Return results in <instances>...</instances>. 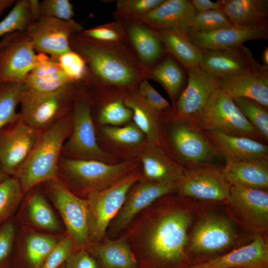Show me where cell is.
Wrapping results in <instances>:
<instances>
[{
	"label": "cell",
	"mask_w": 268,
	"mask_h": 268,
	"mask_svg": "<svg viewBox=\"0 0 268 268\" xmlns=\"http://www.w3.org/2000/svg\"><path fill=\"white\" fill-rule=\"evenodd\" d=\"M202 202L178 195L153 209L142 241L147 256L157 267L186 268L190 229Z\"/></svg>",
	"instance_id": "obj_1"
},
{
	"label": "cell",
	"mask_w": 268,
	"mask_h": 268,
	"mask_svg": "<svg viewBox=\"0 0 268 268\" xmlns=\"http://www.w3.org/2000/svg\"><path fill=\"white\" fill-rule=\"evenodd\" d=\"M69 46L86 63L88 73L83 82L129 89L147 79L146 69L127 39L106 42L80 32L71 36Z\"/></svg>",
	"instance_id": "obj_2"
},
{
	"label": "cell",
	"mask_w": 268,
	"mask_h": 268,
	"mask_svg": "<svg viewBox=\"0 0 268 268\" xmlns=\"http://www.w3.org/2000/svg\"><path fill=\"white\" fill-rule=\"evenodd\" d=\"M214 203H201L190 229L187 254L188 259L196 258L194 264L220 256L239 244L236 225Z\"/></svg>",
	"instance_id": "obj_3"
},
{
	"label": "cell",
	"mask_w": 268,
	"mask_h": 268,
	"mask_svg": "<svg viewBox=\"0 0 268 268\" xmlns=\"http://www.w3.org/2000/svg\"><path fill=\"white\" fill-rule=\"evenodd\" d=\"M72 127L71 111L40 132L29 155L16 175L24 193L46 181L58 177L62 148Z\"/></svg>",
	"instance_id": "obj_4"
},
{
	"label": "cell",
	"mask_w": 268,
	"mask_h": 268,
	"mask_svg": "<svg viewBox=\"0 0 268 268\" xmlns=\"http://www.w3.org/2000/svg\"><path fill=\"white\" fill-rule=\"evenodd\" d=\"M139 164L137 159L108 163L61 156L58 163V178L72 192L74 191L88 197L113 186L134 171Z\"/></svg>",
	"instance_id": "obj_5"
},
{
	"label": "cell",
	"mask_w": 268,
	"mask_h": 268,
	"mask_svg": "<svg viewBox=\"0 0 268 268\" xmlns=\"http://www.w3.org/2000/svg\"><path fill=\"white\" fill-rule=\"evenodd\" d=\"M71 116V132L64 144L61 156L114 163V156L97 143L88 94L81 83L77 84Z\"/></svg>",
	"instance_id": "obj_6"
},
{
	"label": "cell",
	"mask_w": 268,
	"mask_h": 268,
	"mask_svg": "<svg viewBox=\"0 0 268 268\" xmlns=\"http://www.w3.org/2000/svg\"><path fill=\"white\" fill-rule=\"evenodd\" d=\"M189 117L202 131H215L229 135L267 142L242 114L232 98L219 88L212 93L198 113Z\"/></svg>",
	"instance_id": "obj_7"
},
{
	"label": "cell",
	"mask_w": 268,
	"mask_h": 268,
	"mask_svg": "<svg viewBox=\"0 0 268 268\" xmlns=\"http://www.w3.org/2000/svg\"><path fill=\"white\" fill-rule=\"evenodd\" d=\"M77 89L74 83L50 92L26 89L20 100V119L35 130L46 129L70 112Z\"/></svg>",
	"instance_id": "obj_8"
},
{
	"label": "cell",
	"mask_w": 268,
	"mask_h": 268,
	"mask_svg": "<svg viewBox=\"0 0 268 268\" xmlns=\"http://www.w3.org/2000/svg\"><path fill=\"white\" fill-rule=\"evenodd\" d=\"M41 184L44 193L60 213L73 247L86 249L91 245L87 200L77 197L58 177Z\"/></svg>",
	"instance_id": "obj_9"
},
{
	"label": "cell",
	"mask_w": 268,
	"mask_h": 268,
	"mask_svg": "<svg viewBox=\"0 0 268 268\" xmlns=\"http://www.w3.org/2000/svg\"><path fill=\"white\" fill-rule=\"evenodd\" d=\"M143 177L142 174L134 171L113 186L87 197L88 233L91 243H98L103 239L110 223L123 206L130 189Z\"/></svg>",
	"instance_id": "obj_10"
},
{
	"label": "cell",
	"mask_w": 268,
	"mask_h": 268,
	"mask_svg": "<svg viewBox=\"0 0 268 268\" xmlns=\"http://www.w3.org/2000/svg\"><path fill=\"white\" fill-rule=\"evenodd\" d=\"M224 211L243 231L268 233V190L231 185Z\"/></svg>",
	"instance_id": "obj_11"
},
{
	"label": "cell",
	"mask_w": 268,
	"mask_h": 268,
	"mask_svg": "<svg viewBox=\"0 0 268 268\" xmlns=\"http://www.w3.org/2000/svg\"><path fill=\"white\" fill-rule=\"evenodd\" d=\"M169 139L178 162L187 168L212 163L218 155L203 132L187 117L174 113Z\"/></svg>",
	"instance_id": "obj_12"
},
{
	"label": "cell",
	"mask_w": 268,
	"mask_h": 268,
	"mask_svg": "<svg viewBox=\"0 0 268 268\" xmlns=\"http://www.w3.org/2000/svg\"><path fill=\"white\" fill-rule=\"evenodd\" d=\"M231 186L222 168L212 163L187 168L176 184V192L180 196L201 201L225 204Z\"/></svg>",
	"instance_id": "obj_13"
},
{
	"label": "cell",
	"mask_w": 268,
	"mask_h": 268,
	"mask_svg": "<svg viewBox=\"0 0 268 268\" xmlns=\"http://www.w3.org/2000/svg\"><path fill=\"white\" fill-rule=\"evenodd\" d=\"M83 27L73 19L65 20L41 16L33 21L24 32L35 51L58 58L70 50L69 39Z\"/></svg>",
	"instance_id": "obj_14"
},
{
	"label": "cell",
	"mask_w": 268,
	"mask_h": 268,
	"mask_svg": "<svg viewBox=\"0 0 268 268\" xmlns=\"http://www.w3.org/2000/svg\"><path fill=\"white\" fill-rule=\"evenodd\" d=\"M41 131L19 117L0 130V163L9 176H16L32 151Z\"/></svg>",
	"instance_id": "obj_15"
},
{
	"label": "cell",
	"mask_w": 268,
	"mask_h": 268,
	"mask_svg": "<svg viewBox=\"0 0 268 268\" xmlns=\"http://www.w3.org/2000/svg\"><path fill=\"white\" fill-rule=\"evenodd\" d=\"M0 47V84L23 82L35 65L37 54L24 32H14L2 38Z\"/></svg>",
	"instance_id": "obj_16"
},
{
	"label": "cell",
	"mask_w": 268,
	"mask_h": 268,
	"mask_svg": "<svg viewBox=\"0 0 268 268\" xmlns=\"http://www.w3.org/2000/svg\"><path fill=\"white\" fill-rule=\"evenodd\" d=\"M201 51L199 65L217 78L240 72L268 70V66L256 61L244 44L223 50Z\"/></svg>",
	"instance_id": "obj_17"
},
{
	"label": "cell",
	"mask_w": 268,
	"mask_h": 268,
	"mask_svg": "<svg viewBox=\"0 0 268 268\" xmlns=\"http://www.w3.org/2000/svg\"><path fill=\"white\" fill-rule=\"evenodd\" d=\"M187 268H268V234L253 235L246 245Z\"/></svg>",
	"instance_id": "obj_18"
},
{
	"label": "cell",
	"mask_w": 268,
	"mask_h": 268,
	"mask_svg": "<svg viewBox=\"0 0 268 268\" xmlns=\"http://www.w3.org/2000/svg\"><path fill=\"white\" fill-rule=\"evenodd\" d=\"M176 184L150 181L143 177L130 189L125 202L115 218L113 229L125 228L142 210L165 196L176 192Z\"/></svg>",
	"instance_id": "obj_19"
},
{
	"label": "cell",
	"mask_w": 268,
	"mask_h": 268,
	"mask_svg": "<svg viewBox=\"0 0 268 268\" xmlns=\"http://www.w3.org/2000/svg\"><path fill=\"white\" fill-rule=\"evenodd\" d=\"M187 84L177 101V115L192 117L204 106L212 93L219 88V79L211 75L199 65L186 68Z\"/></svg>",
	"instance_id": "obj_20"
},
{
	"label": "cell",
	"mask_w": 268,
	"mask_h": 268,
	"mask_svg": "<svg viewBox=\"0 0 268 268\" xmlns=\"http://www.w3.org/2000/svg\"><path fill=\"white\" fill-rule=\"evenodd\" d=\"M191 42L201 50L226 49L253 39H268V27L247 28L234 25L216 30L186 31Z\"/></svg>",
	"instance_id": "obj_21"
},
{
	"label": "cell",
	"mask_w": 268,
	"mask_h": 268,
	"mask_svg": "<svg viewBox=\"0 0 268 268\" xmlns=\"http://www.w3.org/2000/svg\"><path fill=\"white\" fill-rule=\"evenodd\" d=\"M115 19L122 24L126 37L146 69L156 64L166 54L159 39L145 24L134 19L114 14Z\"/></svg>",
	"instance_id": "obj_22"
},
{
	"label": "cell",
	"mask_w": 268,
	"mask_h": 268,
	"mask_svg": "<svg viewBox=\"0 0 268 268\" xmlns=\"http://www.w3.org/2000/svg\"><path fill=\"white\" fill-rule=\"evenodd\" d=\"M204 134L226 162L268 160L266 143L243 136L225 134L215 131H202Z\"/></svg>",
	"instance_id": "obj_23"
},
{
	"label": "cell",
	"mask_w": 268,
	"mask_h": 268,
	"mask_svg": "<svg viewBox=\"0 0 268 268\" xmlns=\"http://www.w3.org/2000/svg\"><path fill=\"white\" fill-rule=\"evenodd\" d=\"M197 13L191 0H164L150 12L133 19L145 24L153 31L179 29L186 32Z\"/></svg>",
	"instance_id": "obj_24"
},
{
	"label": "cell",
	"mask_w": 268,
	"mask_h": 268,
	"mask_svg": "<svg viewBox=\"0 0 268 268\" xmlns=\"http://www.w3.org/2000/svg\"><path fill=\"white\" fill-rule=\"evenodd\" d=\"M143 177L160 183L177 184L184 177L187 168L170 157L161 145L148 142L140 155Z\"/></svg>",
	"instance_id": "obj_25"
},
{
	"label": "cell",
	"mask_w": 268,
	"mask_h": 268,
	"mask_svg": "<svg viewBox=\"0 0 268 268\" xmlns=\"http://www.w3.org/2000/svg\"><path fill=\"white\" fill-rule=\"evenodd\" d=\"M90 84L95 88L92 93H88L90 102L99 106L98 120L100 124L120 125L132 118L133 111L124 102L126 88Z\"/></svg>",
	"instance_id": "obj_26"
},
{
	"label": "cell",
	"mask_w": 268,
	"mask_h": 268,
	"mask_svg": "<svg viewBox=\"0 0 268 268\" xmlns=\"http://www.w3.org/2000/svg\"><path fill=\"white\" fill-rule=\"evenodd\" d=\"M219 79V88L231 98H251L268 109V70L240 72Z\"/></svg>",
	"instance_id": "obj_27"
},
{
	"label": "cell",
	"mask_w": 268,
	"mask_h": 268,
	"mask_svg": "<svg viewBox=\"0 0 268 268\" xmlns=\"http://www.w3.org/2000/svg\"><path fill=\"white\" fill-rule=\"evenodd\" d=\"M124 102L133 111L134 124L146 135L148 142L161 145L160 121L163 111L151 106L140 95L138 87L126 90Z\"/></svg>",
	"instance_id": "obj_28"
},
{
	"label": "cell",
	"mask_w": 268,
	"mask_h": 268,
	"mask_svg": "<svg viewBox=\"0 0 268 268\" xmlns=\"http://www.w3.org/2000/svg\"><path fill=\"white\" fill-rule=\"evenodd\" d=\"M24 83L29 89L39 92L52 91L73 83L63 70L57 58L42 53L37 54L35 65Z\"/></svg>",
	"instance_id": "obj_29"
},
{
	"label": "cell",
	"mask_w": 268,
	"mask_h": 268,
	"mask_svg": "<svg viewBox=\"0 0 268 268\" xmlns=\"http://www.w3.org/2000/svg\"><path fill=\"white\" fill-rule=\"evenodd\" d=\"M147 79L156 81L169 95L175 109L178 99L188 80L186 69L166 53L156 64L146 69Z\"/></svg>",
	"instance_id": "obj_30"
},
{
	"label": "cell",
	"mask_w": 268,
	"mask_h": 268,
	"mask_svg": "<svg viewBox=\"0 0 268 268\" xmlns=\"http://www.w3.org/2000/svg\"><path fill=\"white\" fill-rule=\"evenodd\" d=\"M222 171L231 185L268 190V160L226 162Z\"/></svg>",
	"instance_id": "obj_31"
},
{
	"label": "cell",
	"mask_w": 268,
	"mask_h": 268,
	"mask_svg": "<svg viewBox=\"0 0 268 268\" xmlns=\"http://www.w3.org/2000/svg\"><path fill=\"white\" fill-rule=\"evenodd\" d=\"M222 9L234 25L247 28L268 27V0H221Z\"/></svg>",
	"instance_id": "obj_32"
},
{
	"label": "cell",
	"mask_w": 268,
	"mask_h": 268,
	"mask_svg": "<svg viewBox=\"0 0 268 268\" xmlns=\"http://www.w3.org/2000/svg\"><path fill=\"white\" fill-rule=\"evenodd\" d=\"M165 52L186 69L199 65L202 51L191 41L186 32L179 29L153 31Z\"/></svg>",
	"instance_id": "obj_33"
},
{
	"label": "cell",
	"mask_w": 268,
	"mask_h": 268,
	"mask_svg": "<svg viewBox=\"0 0 268 268\" xmlns=\"http://www.w3.org/2000/svg\"><path fill=\"white\" fill-rule=\"evenodd\" d=\"M95 256L104 268H136V259L125 239L110 240L96 243Z\"/></svg>",
	"instance_id": "obj_34"
},
{
	"label": "cell",
	"mask_w": 268,
	"mask_h": 268,
	"mask_svg": "<svg viewBox=\"0 0 268 268\" xmlns=\"http://www.w3.org/2000/svg\"><path fill=\"white\" fill-rule=\"evenodd\" d=\"M43 193L42 191L36 190L28 196L26 204L27 219L39 229L60 232L62 230L60 223Z\"/></svg>",
	"instance_id": "obj_35"
},
{
	"label": "cell",
	"mask_w": 268,
	"mask_h": 268,
	"mask_svg": "<svg viewBox=\"0 0 268 268\" xmlns=\"http://www.w3.org/2000/svg\"><path fill=\"white\" fill-rule=\"evenodd\" d=\"M28 88L23 82L8 81L0 84V130L20 117L16 108L23 92Z\"/></svg>",
	"instance_id": "obj_36"
},
{
	"label": "cell",
	"mask_w": 268,
	"mask_h": 268,
	"mask_svg": "<svg viewBox=\"0 0 268 268\" xmlns=\"http://www.w3.org/2000/svg\"><path fill=\"white\" fill-rule=\"evenodd\" d=\"M60 239L53 235L32 233L25 240L24 252L31 268H41Z\"/></svg>",
	"instance_id": "obj_37"
},
{
	"label": "cell",
	"mask_w": 268,
	"mask_h": 268,
	"mask_svg": "<svg viewBox=\"0 0 268 268\" xmlns=\"http://www.w3.org/2000/svg\"><path fill=\"white\" fill-rule=\"evenodd\" d=\"M23 194L16 176H8L0 183V227L12 218Z\"/></svg>",
	"instance_id": "obj_38"
},
{
	"label": "cell",
	"mask_w": 268,
	"mask_h": 268,
	"mask_svg": "<svg viewBox=\"0 0 268 268\" xmlns=\"http://www.w3.org/2000/svg\"><path fill=\"white\" fill-rule=\"evenodd\" d=\"M232 99L244 117L268 142V109L251 98L237 97Z\"/></svg>",
	"instance_id": "obj_39"
},
{
	"label": "cell",
	"mask_w": 268,
	"mask_h": 268,
	"mask_svg": "<svg viewBox=\"0 0 268 268\" xmlns=\"http://www.w3.org/2000/svg\"><path fill=\"white\" fill-rule=\"evenodd\" d=\"M32 22L29 0H17L0 21V39L12 33L24 32Z\"/></svg>",
	"instance_id": "obj_40"
},
{
	"label": "cell",
	"mask_w": 268,
	"mask_h": 268,
	"mask_svg": "<svg viewBox=\"0 0 268 268\" xmlns=\"http://www.w3.org/2000/svg\"><path fill=\"white\" fill-rule=\"evenodd\" d=\"M221 10L197 12L190 21L186 31L209 32L234 25Z\"/></svg>",
	"instance_id": "obj_41"
},
{
	"label": "cell",
	"mask_w": 268,
	"mask_h": 268,
	"mask_svg": "<svg viewBox=\"0 0 268 268\" xmlns=\"http://www.w3.org/2000/svg\"><path fill=\"white\" fill-rule=\"evenodd\" d=\"M17 233L16 221L13 217L0 227V268H11Z\"/></svg>",
	"instance_id": "obj_42"
},
{
	"label": "cell",
	"mask_w": 268,
	"mask_h": 268,
	"mask_svg": "<svg viewBox=\"0 0 268 268\" xmlns=\"http://www.w3.org/2000/svg\"><path fill=\"white\" fill-rule=\"evenodd\" d=\"M59 65L68 78L75 84L82 82L86 78L88 68L84 59L70 50L58 58Z\"/></svg>",
	"instance_id": "obj_43"
},
{
	"label": "cell",
	"mask_w": 268,
	"mask_h": 268,
	"mask_svg": "<svg viewBox=\"0 0 268 268\" xmlns=\"http://www.w3.org/2000/svg\"><path fill=\"white\" fill-rule=\"evenodd\" d=\"M102 131L108 138L121 144L138 145L144 140V134L134 123L124 127L106 126L102 128Z\"/></svg>",
	"instance_id": "obj_44"
},
{
	"label": "cell",
	"mask_w": 268,
	"mask_h": 268,
	"mask_svg": "<svg viewBox=\"0 0 268 268\" xmlns=\"http://www.w3.org/2000/svg\"><path fill=\"white\" fill-rule=\"evenodd\" d=\"M164 0H118L114 13L128 18H134L150 12Z\"/></svg>",
	"instance_id": "obj_45"
},
{
	"label": "cell",
	"mask_w": 268,
	"mask_h": 268,
	"mask_svg": "<svg viewBox=\"0 0 268 268\" xmlns=\"http://www.w3.org/2000/svg\"><path fill=\"white\" fill-rule=\"evenodd\" d=\"M85 36L106 42H118L126 40L124 28L118 20L83 30L81 32Z\"/></svg>",
	"instance_id": "obj_46"
},
{
	"label": "cell",
	"mask_w": 268,
	"mask_h": 268,
	"mask_svg": "<svg viewBox=\"0 0 268 268\" xmlns=\"http://www.w3.org/2000/svg\"><path fill=\"white\" fill-rule=\"evenodd\" d=\"M40 6L41 16L69 20L74 15L72 5L68 0H44L40 1Z\"/></svg>",
	"instance_id": "obj_47"
},
{
	"label": "cell",
	"mask_w": 268,
	"mask_h": 268,
	"mask_svg": "<svg viewBox=\"0 0 268 268\" xmlns=\"http://www.w3.org/2000/svg\"><path fill=\"white\" fill-rule=\"evenodd\" d=\"M73 245L67 235L60 239L41 268H59L73 252Z\"/></svg>",
	"instance_id": "obj_48"
},
{
	"label": "cell",
	"mask_w": 268,
	"mask_h": 268,
	"mask_svg": "<svg viewBox=\"0 0 268 268\" xmlns=\"http://www.w3.org/2000/svg\"><path fill=\"white\" fill-rule=\"evenodd\" d=\"M138 90L143 98L156 110L163 111L170 107L169 102L157 92L146 79L142 80L139 84Z\"/></svg>",
	"instance_id": "obj_49"
},
{
	"label": "cell",
	"mask_w": 268,
	"mask_h": 268,
	"mask_svg": "<svg viewBox=\"0 0 268 268\" xmlns=\"http://www.w3.org/2000/svg\"><path fill=\"white\" fill-rule=\"evenodd\" d=\"M65 268H100L98 262L86 249L72 252L66 261Z\"/></svg>",
	"instance_id": "obj_50"
},
{
	"label": "cell",
	"mask_w": 268,
	"mask_h": 268,
	"mask_svg": "<svg viewBox=\"0 0 268 268\" xmlns=\"http://www.w3.org/2000/svg\"><path fill=\"white\" fill-rule=\"evenodd\" d=\"M191 2L197 12L222 9L221 0L215 2L210 0H192Z\"/></svg>",
	"instance_id": "obj_51"
},
{
	"label": "cell",
	"mask_w": 268,
	"mask_h": 268,
	"mask_svg": "<svg viewBox=\"0 0 268 268\" xmlns=\"http://www.w3.org/2000/svg\"><path fill=\"white\" fill-rule=\"evenodd\" d=\"M40 2L37 0H29L32 22L41 17Z\"/></svg>",
	"instance_id": "obj_52"
},
{
	"label": "cell",
	"mask_w": 268,
	"mask_h": 268,
	"mask_svg": "<svg viewBox=\"0 0 268 268\" xmlns=\"http://www.w3.org/2000/svg\"><path fill=\"white\" fill-rule=\"evenodd\" d=\"M16 1V0H0V16L6 8L14 4Z\"/></svg>",
	"instance_id": "obj_53"
},
{
	"label": "cell",
	"mask_w": 268,
	"mask_h": 268,
	"mask_svg": "<svg viewBox=\"0 0 268 268\" xmlns=\"http://www.w3.org/2000/svg\"><path fill=\"white\" fill-rule=\"evenodd\" d=\"M263 59L264 65L268 67V47H267L263 52Z\"/></svg>",
	"instance_id": "obj_54"
},
{
	"label": "cell",
	"mask_w": 268,
	"mask_h": 268,
	"mask_svg": "<svg viewBox=\"0 0 268 268\" xmlns=\"http://www.w3.org/2000/svg\"><path fill=\"white\" fill-rule=\"evenodd\" d=\"M8 176L7 175L5 174V173L4 172L2 167L1 166V164L0 163V183L3 181L5 178H6Z\"/></svg>",
	"instance_id": "obj_55"
},
{
	"label": "cell",
	"mask_w": 268,
	"mask_h": 268,
	"mask_svg": "<svg viewBox=\"0 0 268 268\" xmlns=\"http://www.w3.org/2000/svg\"><path fill=\"white\" fill-rule=\"evenodd\" d=\"M2 44V39H1V40L0 41V47L1 46Z\"/></svg>",
	"instance_id": "obj_56"
},
{
	"label": "cell",
	"mask_w": 268,
	"mask_h": 268,
	"mask_svg": "<svg viewBox=\"0 0 268 268\" xmlns=\"http://www.w3.org/2000/svg\"><path fill=\"white\" fill-rule=\"evenodd\" d=\"M59 268H65V267L64 266H61L60 267H59Z\"/></svg>",
	"instance_id": "obj_57"
}]
</instances>
